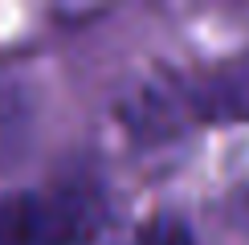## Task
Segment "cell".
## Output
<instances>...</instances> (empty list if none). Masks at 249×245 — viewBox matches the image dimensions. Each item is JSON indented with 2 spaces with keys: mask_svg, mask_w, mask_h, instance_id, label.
<instances>
[{
  "mask_svg": "<svg viewBox=\"0 0 249 245\" xmlns=\"http://www.w3.org/2000/svg\"><path fill=\"white\" fill-rule=\"evenodd\" d=\"M107 225V196L90 176L49 180L37 192L0 196V245H94Z\"/></svg>",
  "mask_w": 249,
  "mask_h": 245,
  "instance_id": "1",
  "label": "cell"
},
{
  "mask_svg": "<svg viewBox=\"0 0 249 245\" xmlns=\"http://www.w3.org/2000/svg\"><path fill=\"white\" fill-rule=\"evenodd\" d=\"M192 115L200 119H249V57L216 70L192 86Z\"/></svg>",
  "mask_w": 249,
  "mask_h": 245,
  "instance_id": "2",
  "label": "cell"
},
{
  "mask_svg": "<svg viewBox=\"0 0 249 245\" xmlns=\"http://www.w3.org/2000/svg\"><path fill=\"white\" fill-rule=\"evenodd\" d=\"M29 143V102L17 82L0 74V168L17 159Z\"/></svg>",
  "mask_w": 249,
  "mask_h": 245,
  "instance_id": "3",
  "label": "cell"
},
{
  "mask_svg": "<svg viewBox=\"0 0 249 245\" xmlns=\"http://www.w3.org/2000/svg\"><path fill=\"white\" fill-rule=\"evenodd\" d=\"M135 245H196V241H192V233H188L184 221H176V217H151L139 229Z\"/></svg>",
  "mask_w": 249,
  "mask_h": 245,
  "instance_id": "4",
  "label": "cell"
}]
</instances>
